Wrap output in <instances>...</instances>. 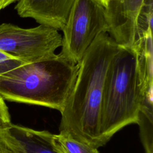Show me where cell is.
Segmentation results:
<instances>
[{
	"label": "cell",
	"mask_w": 153,
	"mask_h": 153,
	"mask_svg": "<svg viewBox=\"0 0 153 153\" xmlns=\"http://www.w3.org/2000/svg\"><path fill=\"white\" fill-rule=\"evenodd\" d=\"M145 153H153V114L139 112L137 123Z\"/></svg>",
	"instance_id": "30bf717a"
},
{
	"label": "cell",
	"mask_w": 153,
	"mask_h": 153,
	"mask_svg": "<svg viewBox=\"0 0 153 153\" xmlns=\"http://www.w3.org/2000/svg\"><path fill=\"white\" fill-rule=\"evenodd\" d=\"M118 45L100 33L78 64L74 87L60 112L59 134L98 148L103 146L100 117L106 74Z\"/></svg>",
	"instance_id": "6da1fadb"
},
{
	"label": "cell",
	"mask_w": 153,
	"mask_h": 153,
	"mask_svg": "<svg viewBox=\"0 0 153 153\" xmlns=\"http://www.w3.org/2000/svg\"><path fill=\"white\" fill-rule=\"evenodd\" d=\"M24 63L20 60L0 51V74L6 72Z\"/></svg>",
	"instance_id": "7c38bea8"
},
{
	"label": "cell",
	"mask_w": 153,
	"mask_h": 153,
	"mask_svg": "<svg viewBox=\"0 0 153 153\" xmlns=\"http://www.w3.org/2000/svg\"><path fill=\"white\" fill-rule=\"evenodd\" d=\"M62 42L58 30L50 26L39 25L25 29L11 23L0 25V51L25 63L55 56Z\"/></svg>",
	"instance_id": "5b68a950"
},
{
	"label": "cell",
	"mask_w": 153,
	"mask_h": 153,
	"mask_svg": "<svg viewBox=\"0 0 153 153\" xmlns=\"http://www.w3.org/2000/svg\"><path fill=\"white\" fill-rule=\"evenodd\" d=\"M108 30L105 8L97 0H75L62 30L59 54L78 64L97 36Z\"/></svg>",
	"instance_id": "277c9868"
},
{
	"label": "cell",
	"mask_w": 153,
	"mask_h": 153,
	"mask_svg": "<svg viewBox=\"0 0 153 153\" xmlns=\"http://www.w3.org/2000/svg\"><path fill=\"white\" fill-rule=\"evenodd\" d=\"M152 88L146 85L136 47L118 45L103 88L100 117L103 145L124 127L137 123L143 99L152 96Z\"/></svg>",
	"instance_id": "7a4b0ae2"
},
{
	"label": "cell",
	"mask_w": 153,
	"mask_h": 153,
	"mask_svg": "<svg viewBox=\"0 0 153 153\" xmlns=\"http://www.w3.org/2000/svg\"><path fill=\"white\" fill-rule=\"evenodd\" d=\"M145 0H108L105 8L108 33L122 47H133Z\"/></svg>",
	"instance_id": "8992f818"
},
{
	"label": "cell",
	"mask_w": 153,
	"mask_h": 153,
	"mask_svg": "<svg viewBox=\"0 0 153 153\" xmlns=\"http://www.w3.org/2000/svg\"></svg>",
	"instance_id": "2e32d148"
},
{
	"label": "cell",
	"mask_w": 153,
	"mask_h": 153,
	"mask_svg": "<svg viewBox=\"0 0 153 153\" xmlns=\"http://www.w3.org/2000/svg\"><path fill=\"white\" fill-rule=\"evenodd\" d=\"M53 141L62 153H99L97 148L60 134H54Z\"/></svg>",
	"instance_id": "9c48e42d"
},
{
	"label": "cell",
	"mask_w": 153,
	"mask_h": 153,
	"mask_svg": "<svg viewBox=\"0 0 153 153\" xmlns=\"http://www.w3.org/2000/svg\"><path fill=\"white\" fill-rule=\"evenodd\" d=\"M10 131L16 139L20 153H62L54 145L53 134L12 124Z\"/></svg>",
	"instance_id": "ba28073f"
},
{
	"label": "cell",
	"mask_w": 153,
	"mask_h": 153,
	"mask_svg": "<svg viewBox=\"0 0 153 153\" xmlns=\"http://www.w3.org/2000/svg\"><path fill=\"white\" fill-rule=\"evenodd\" d=\"M11 124L8 108L4 100L0 96V128H10Z\"/></svg>",
	"instance_id": "4fadbf2b"
},
{
	"label": "cell",
	"mask_w": 153,
	"mask_h": 153,
	"mask_svg": "<svg viewBox=\"0 0 153 153\" xmlns=\"http://www.w3.org/2000/svg\"><path fill=\"white\" fill-rule=\"evenodd\" d=\"M17 0H0V10H2Z\"/></svg>",
	"instance_id": "5bb4252c"
},
{
	"label": "cell",
	"mask_w": 153,
	"mask_h": 153,
	"mask_svg": "<svg viewBox=\"0 0 153 153\" xmlns=\"http://www.w3.org/2000/svg\"><path fill=\"white\" fill-rule=\"evenodd\" d=\"M78 64L59 54L24 63L0 74V96L4 100L63 109L75 84Z\"/></svg>",
	"instance_id": "3957f363"
},
{
	"label": "cell",
	"mask_w": 153,
	"mask_h": 153,
	"mask_svg": "<svg viewBox=\"0 0 153 153\" xmlns=\"http://www.w3.org/2000/svg\"><path fill=\"white\" fill-rule=\"evenodd\" d=\"M75 0H19L16 5L22 17L32 18L39 25L62 30Z\"/></svg>",
	"instance_id": "52a82bcc"
},
{
	"label": "cell",
	"mask_w": 153,
	"mask_h": 153,
	"mask_svg": "<svg viewBox=\"0 0 153 153\" xmlns=\"http://www.w3.org/2000/svg\"><path fill=\"white\" fill-rule=\"evenodd\" d=\"M105 8L107 7L108 0H97Z\"/></svg>",
	"instance_id": "9a60e30c"
},
{
	"label": "cell",
	"mask_w": 153,
	"mask_h": 153,
	"mask_svg": "<svg viewBox=\"0 0 153 153\" xmlns=\"http://www.w3.org/2000/svg\"><path fill=\"white\" fill-rule=\"evenodd\" d=\"M0 153H20L18 143L10 128H0Z\"/></svg>",
	"instance_id": "8fae6325"
}]
</instances>
